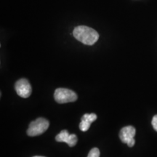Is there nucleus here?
<instances>
[{
    "mask_svg": "<svg viewBox=\"0 0 157 157\" xmlns=\"http://www.w3.org/2000/svg\"><path fill=\"white\" fill-rule=\"evenodd\" d=\"M34 157H44V156H34Z\"/></svg>",
    "mask_w": 157,
    "mask_h": 157,
    "instance_id": "f8f14e48",
    "label": "nucleus"
},
{
    "mask_svg": "<svg viewBox=\"0 0 157 157\" xmlns=\"http://www.w3.org/2000/svg\"><path fill=\"white\" fill-rule=\"evenodd\" d=\"M135 143V139L132 138V139H131V140H129V142L127 143V146H128L129 147H133V146H134Z\"/></svg>",
    "mask_w": 157,
    "mask_h": 157,
    "instance_id": "9b49d317",
    "label": "nucleus"
},
{
    "mask_svg": "<svg viewBox=\"0 0 157 157\" xmlns=\"http://www.w3.org/2000/svg\"><path fill=\"white\" fill-rule=\"evenodd\" d=\"M151 124H152L153 127H154V129L157 132V115L154 116V117H153Z\"/></svg>",
    "mask_w": 157,
    "mask_h": 157,
    "instance_id": "9d476101",
    "label": "nucleus"
},
{
    "mask_svg": "<svg viewBox=\"0 0 157 157\" xmlns=\"http://www.w3.org/2000/svg\"><path fill=\"white\" fill-rule=\"evenodd\" d=\"M74 36L78 41L87 45H93L99 39V34L93 29L85 25H79L74 29Z\"/></svg>",
    "mask_w": 157,
    "mask_h": 157,
    "instance_id": "f257e3e1",
    "label": "nucleus"
},
{
    "mask_svg": "<svg viewBox=\"0 0 157 157\" xmlns=\"http://www.w3.org/2000/svg\"><path fill=\"white\" fill-rule=\"evenodd\" d=\"M97 119V115L95 113H85L83 117H82L81 120L87 121L89 122L92 123L93 121H95Z\"/></svg>",
    "mask_w": 157,
    "mask_h": 157,
    "instance_id": "0eeeda50",
    "label": "nucleus"
},
{
    "mask_svg": "<svg viewBox=\"0 0 157 157\" xmlns=\"http://www.w3.org/2000/svg\"><path fill=\"white\" fill-rule=\"evenodd\" d=\"M56 140L57 142L66 143L70 147H74L77 143L78 139L75 134L70 135L66 129H63L59 134L56 135Z\"/></svg>",
    "mask_w": 157,
    "mask_h": 157,
    "instance_id": "39448f33",
    "label": "nucleus"
},
{
    "mask_svg": "<svg viewBox=\"0 0 157 157\" xmlns=\"http://www.w3.org/2000/svg\"><path fill=\"white\" fill-rule=\"evenodd\" d=\"M136 130L132 126H127L123 127L119 132V138L121 142L124 143H127L131 139L134 138Z\"/></svg>",
    "mask_w": 157,
    "mask_h": 157,
    "instance_id": "423d86ee",
    "label": "nucleus"
},
{
    "mask_svg": "<svg viewBox=\"0 0 157 157\" xmlns=\"http://www.w3.org/2000/svg\"><path fill=\"white\" fill-rule=\"evenodd\" d=\"M87 157H100V151L98 148H93L90 150Z\"/></svg>",
    "mask_w": 157,
    "mask_h": 157,
    "instance_id": "1a4fd4ad",
    "label": "nucleus"
},
{
    "mask_svg": "<svg viewBox=\"0 0 157 157\" xmlns=\"http://www.w3.org/2000/svg\"><path fill=\"white\" fill-rule=\"evenodd\" d=\"M90 125H91V123L89 122V121L81 120V122L79 124V128L82 132H86L89 129Z\"/></svg>",
    "mask_w": 157,
    "mask_h": 157,
    "instance_id": "6e6552de",
    "label": "nucleus"
},
{
    "mask_svg": "<svg viewBox=\"0 0 157 157\" xmlns=\"http://www.w3.org/2000/svg\"><path fill=\"white\" fill-rule=\"evenodd\" d=\"M50 126V122L44 118H38L31 121L27 129V135L30 137L38 136L46 132Z\"/></svg>",
    "mask_w": 157,
    "mask_h": 157,
    "instance_id": "f03ea898",
    "label": "nucleus"
},
{
    "mask_svg": "<svg viewBox=\"0 0 157 157\" xmlns=\"http://www.w3.org/2000/svg\"><path fill=\"white\" fill-rule=\"evenodd\" d=\"M54 98L58 103H71L77 100V95L73 90L66 88H58L55 91Z\"/></svg>",
    "mask_w": 157,
    "mask_h": 157,
    "instance_id": "7ed1b4c3",
    "label": "nucleus"
},
{
    "mask_svg": "<svg viewBox=\"0 0 157 157\" xmlns=\"http://www.w3.org/2000/svg\"><path fill=\"white\" fill-rule=\"evenodd\" d=\"M15 89L17 95L23 98H29L32 92L30 83L25 78H21L17 81L15 85Z\"/></svg>",
    "mask_w": 157,
    "mask_h": 157,
    "instance_id": "20e7f679",
    "label": "nucleus"
}]
</instances>
